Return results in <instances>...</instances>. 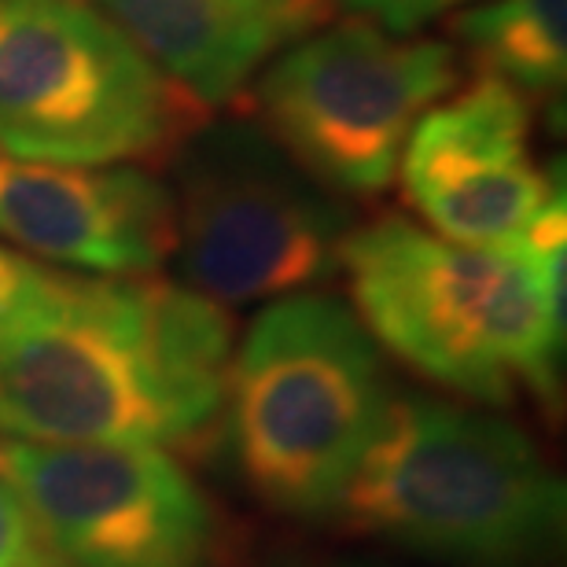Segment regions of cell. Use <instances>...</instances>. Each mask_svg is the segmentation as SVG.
I'll use <instances>...</instances> for the list:
<instances>
[{"instance_id": "5bb4252c", "label": "cell", "mask_w": 567, "mask_h": 567, "mask_svg": "<svg viewBox=\"0 0 567 567\" xmlns=\"http://www.w3.org/2000/svg\"><path fill=\"white\" fill-rule=\"evenodd\" d=\"M44 553L49 546L41 542L27 505L19 502L16 486L0 475V567H30Z\"/></svg>"}, {"instance_id": "7c38bea8", "label": "cell", "mask_w": 567, "mask_h": 567, "mask_svg": "<svg viewBox=\"0 0 567 567\" xmlns=\"http://www.w3.org/2000/svg\"><path fill=\"white\" fill-rule=\"evenodd\" d=\"M567 0H491L453 19V38L486 78L516 93H560L567 78Z\"/></svg>"}, {"instance_id": "6da1fadb", "label": "cell", "mask_w": 567, "mask_h": 567, "mask_svg": "<svg viewBox=\"0 0 567 567\" xmlns=\"http://www.w3.org/2000/svg\"><path fill=\"white\" fill-rule=\"evenodd\" d=\"M233 324L185 284L66 277L0 332V439L192 442L225 413Z\"/></svg>"}, {"instance_id": "8fae6325", "label": "cell", "mask_w": 567, "mask_h": 567, "mask_svg": "<svg viewBox=\"0 0 567 567\" xmlns=\"http://www.w3.org/2000/svg\"><path fill=\"white\" fill-rule=\"evenodd\" d=\"M158 71L229 104L262 66L332 16V0H96Z\"/></svg>"}, {"instance_id": "277c9868", "label": "cell", "mask_w": 567, "mask_h": 567, "mask_svg": "<svg viewBox=\"0 0 567 567\" xmlns=\"http://www.w3.org/2000/svg\"><path fill=\"white\" fill-rule=\"evenodd\" d=\"M394 402L377 339L332 295L269 302L233 358L225 413L247 486L280 516H336Z\"/></svg>"}, {"instance_id": "5b68a950", "label": "cell", "mask_w": 567, "mask_h": 567, "mask_svg": "<svg viewBox=\"0 0 567 567\" xmlns=\"http://www.w3.org/2000/svg\"><path fill=\"white\" fill-rule=\"evenodd\" d=\"M199 107L93 0H0V152L126 166L185 144Z\"/></svg>"}, {"instance_id": "8992f818", "label": "cell", "mask_w": 567, "mask_h": 567, "mask_svg": "<svg viewBox=\"0 0 567 567\" xmlns=\"http://www.w3.org/2000/svg\"><path fill=\"white\" fill-rule=\"evenodd\" d=\"M350 221L269 133L218 122L185 141L174 247L188 288L218 306L288 299L339 269Z\"/></svg>"}, {"instance_id": "9c48e42d", "label": "cell", "mask_w": 567, "mask_h": 567, "mask_svg": "<svg viewBox=\"0 0 567 567\" xmlns=\"http://www.w3.org/2000/svg\"><path fill=\"white\" fill-rule=\"evenodd\" d=\"M399 166L431 229L475 247L516 244L564 192L530 158L524 93L486 74L424 111Z\"/></svg>"}, {"instance_id": "7a4b0ae2", "label": "cell", "mask_w": 567, "mask_h": 567, "mask_svg": "<svg viewBox=\"0 0 567 567\" xmlns=\"http://www.w3.org/2000/svg\"><path fill=\"white\" fill-rule=\"evenodd\" d=\"M339 269L380 347L453 394L508 405L557 399L564 313L524 244L475 247L383 218L347 233Z\"/></svg>"}, {"instance_id": "52a82bcc", "label": "cell", "mask_w": 567, "mask_h": 567, "mask_svg": "<svg viewBox=\"0 0 567 567\" xmlns=\"http://www.w3.org/2000/svg\"><path fill=\"white\" fill-rule=\"evenodd\" d=\"M457 82L453 44L405 41L350 19L274 55L255 104L269 137L317 185L377 196L391 185L421 115Z\"/></svg>"}, {"instance_id": "2e32d148", "label": "cell", "mask_w": 567, "mask_h": 567, "mask_svg": "<svg viewBox=\"0 0 567 567\" xmlns=\"http://www.w3.org/2000/svg\"><path fill=\"white\" fill-rule=\"evenodd\" d=\"M30 567H71V564H63L60 557H52V553H44V557H38Z\"/></svg>"}, {"instance_id": "30bf717a", "label": "cell", "mask_w": 567, "mask_h": 567, "mask_svg": "<svg viewBox=\"0 0 567 567\" xmlns=\"http://www.w3.org/2000/svg\"><path fill=\"white\" fill-rule=\"evenodd\" d=\"M0 236L60 266L152 274L174 251V192L133 166H63L0 152Z\"/></svg>"}, {"instance_id": "9a60e30c", "label": "cell", "mask_w": 567, "mask_h": 567, "mask_svg": "<svg viewBox=\"0 0 567 567\" xmlns=\"http://www.w3.org/2000/svg\"><path fill=\"white\" fill-rule=\"evenodd\" d=\"M44 284H49V269L0 244V332L38 302Z\"/></svg>"}, {"instance_id": "3957f363", "label": "cell", "mask_w": 567, "mask_h": 567, "mask_svg": "<svg viewBox=\"0 0 567 567\" xmlns=\"http://www.w3.org/2000/svg\"><path fill=\"white\" fill-rule=\"evenodd\" d=\"M336 513L361 535L431 560L530 567L560 546L567 494L516 424L394 394Z\"/></svg>"}, {"instance_id": "4fadbf2b", "label": "cell", "mask_w": 567, "mask_h": 567, "mask_svg": "<svg viewBox=\"0 0 567 567\" xmlns=\"http://www.w3.org/2000/svg\"><path fill=\"white\" fill-rule=\"evenodd\" d=\"M332 4L354 11L358 19L394 33V38H405V33L424 30L427 22L442 19L453 8L472 4V0H332Z\"/></svg>"}, {"instance_id": "ba28073f", "label": "cell", "mask_w": 567, "mask_h": 567, "mask_svg": "<svg viewBox=\"0 0 567 567\" xmlns=\"http://www.w3.org/2000/svg\"><path fill=\"white\" fill-rule=\"evenodd\" d=\"M0 475L52 557L71 567H210L214 516L158 446L0 439Z\"/></svg>"}]
</instances>
